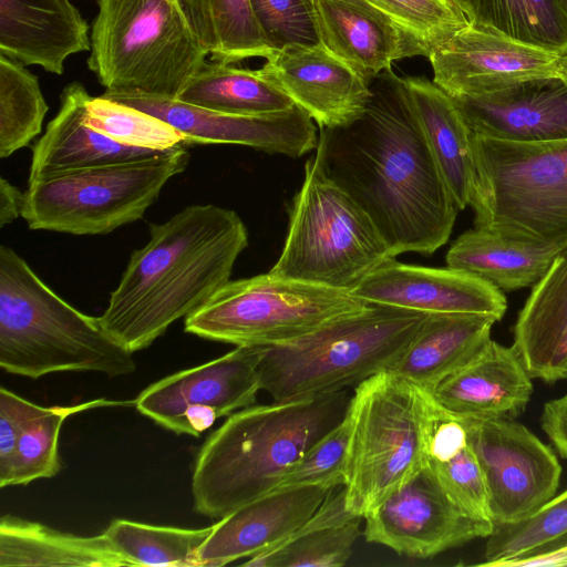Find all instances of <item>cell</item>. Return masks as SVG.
I'll return each instance as SVG.
<instances>
[{
  "instance_id": "obj_18",
  "label": "cell",
  "mask_w": 567,
  "mask_h": 567,
  "mask_svg": "<svg viewBox=\"0 0 567 567\" xmlns=\"http://www.w3.org/2000/svg\"><path fill=\"white\" fill-rule=\"evenodd\" d=\"M351 295L371 303L431 313H478L499 321L507 310L502 290L461 269L406 265L389 258Z\"/></svg>"
},
{
  "instance_id": "obj_19",
  "label": "cell",
  "mask_w": 567,
  "mask_h": 567,
  "mask_svg": "<svg viewBox=\"0 0 567 567\" xmlns=\"http://www.w3.org/2000/svg\"><path fill=\"white\" fill-rule=\"evenodd\" d=\"M260 71L319 128L347 124L365 109L369 82L334 56L322 43L274 51Z\"/></svg>"
},
{
  "instance_id": "obj_2",
  "label": "cell",
  "mask_w": 567,
  "mask_h": 567,
  "mask_svg": "<svg viewBox=\"0 0 567 567\" xmlns=\"http://www.w3.org/2000/svg\"><path fill=\"white\" fill-rule=\"evenodd\" d=\"M247 245L238 214L212 204L190 205L151 224L150 240L132 252L99 317L102 326L133 353L150 347L230 280Z\"/></svg>"
},
{
  "instance_id": "obj_45",
  "label": "cell",
  "mask_w": 567,
  "mask_h": 567,
  "mask_svg": "<svg viewBox=\"0 0 567 567\" xmlns=\"http://www.w3.org/2000/svg\"><path fill=\"white\" fill-rule=\"evenodd\" d=\"M567 566V543L551 550L517 560L512 567Z\"/></svg>"
},
{
  "instance_id": "obj_6",
  "label": "cell",
  "mask_w": 567,
  "mask_h": 567,
  "mask_svg": "<svg viewBox=\"0 0 567 567\" xmlns=\"http://www.w3.org/2000/svg\"><path fill=\"white\" fill-rule=\"evenodd\" d=\"M347 412L346 506L364 518L426 467L440 405L427 390L382 371L354 386Z\"/></svg>"
},
{
  "instance_id": "obj_25",
  "label": "cell",
  "mask_w": 567,
  "mask_h": 567,
  "mask_svg": "<svg viewBox=\"0 0 567 567\" xmlns=\"http://www.w3.org/2000/svg\"><path fill=\"white\" fill-rule=\"evenodd\" d=\"M513 347L532 379L567 378V243L520 309Z\"/></svg>"
},
{
  "instance_id": "obj_33",
  "label": "cell",
  "mask_w": 567,
  "mask_h": 567,
  "mask_svg": "<svg viewBox=\"0 0 567 567\" xmlns=\"http://www.w3.org/2000/svg\"><path fill=\"white\" fill-rule=\"evenodd\" d=\"M213 61L236 63L272 52L255 21L249 0H178Z\"/></svg>"
},
{
  "instance_id": "obj_42",
  "label": "cell",
  "mask_w": 567,
  "mask_h": 567,
  "mask_svg": "<svg viewBox=\"0 0 567 567\" xmlns=\"http://www.w3.org/2000/svg\"><path fill=\"white\" fill-rule=\"evenodd\" d=\"M255 21L271 52L321 43L313 0H249Z\"/></svg>"
},
{
  "instance_id": "obj_47",
  "label": "cell",
  "mask_w": 567,
  "mask_h": 567,
  "mask_svg": "<svg viewBox=\"0 0 567 567\" xmlns=\"http://www.w3.org/2000/svg\"><path fill=\"white\" fill-rule=\"evenodd\" d=\"M467 17L470 21L471 17V0H452Z\"/></svg>"
},
{
  "instance_id": "obj_43",
  "label": "cell",
  "mask_w": 567,
  "mask_h": 567,
  "mask_svg": "<svg viewBox=\"0 0 567 567\" xmlns=\"http://www.w3.org/2000/svg\"><path fill=\"white\" fill-rule=\"evenodd\" d=\"M38 408V404L0 388V487L9 476L22 425Z\"/></svg>"
},
{
  "instance_id": "obj_21",
  "label": "cell",
  "mask_w": 567,
  "mask_h": 567,
  "mask_svg": "<svg viewBox=\"0 0 567 567\" xmlns=\"http://www.w3.org/2000/svg\"><path fill=\"white\" fill-rule=\"evenodd\" d=\"M533 393L532 378L514 347L491 340L472 360L432 392L436 403L460 419H515Z\"/></svg>"
},
{
  "instance_id": "obj_37",
  "label": "cell",
  "mask_w": 567,
  "mask_h": 567,
  "mask_svg": "<svg viewBox=\"0 0 567 567\" xmlns=\"http://www.w3.org/2000/svg\"><path fill=\"white\" fill-rule=\"evenodd\" d=\"M567 543V489L530 516L511 524L494 523L480 566L512 567L525 557Z\"/></svg>"
},
{
  "instance_id": "obj_34",
  "label": "cell",
  "mask_w": 567,
  "mask_h": 567,
  "mask_svg": "<svg viewBox=\"0 0 567 567\" xmlns=\"http://www.w3.org/2000/svg\"><path fill=\"white\" fill-rule=\"evenodd\" d=\"M470 23L539 49L567 53L559 0H471Z\"/></svg>"
},
{
  "instance_id": "obj_46",
  "label": "cell",
  "mask_w": 567,
  "mask_h": 567,
  "mask_svg": "<svg viewBox=\"0 0 567 567\" xmlns=\"http://www.w3.org/2000/svg\"><path fill=\"white\" fill-rule=\"evenodd\" d=\"M349 3H352L370 13H373L380 18L389 20L381 11H379L377 8H374L372 4L367 2L365 0H342ZM390 21V20H389Z\"/></svg>"
},
{
  "instance_id": "obj_17",
  "label": "cell",
  "mask_w": 567,
  "mask_h": 567,
  "mask_svg": "<svg viewBox=\"0 0 567 567\" xmlns=\"http://www.w3.org/2000/svg\"><path fill=\"white\" fill-rule=\"evenodd\" d=\"M451 99L475 135L513 143L567 140V75L530 78Z\"/></svg>"
},
{
  "instance_id": "obj_8",
  "label": "cell",
  "mask_w": 567,
  "mask_h": 567,
  "mask_svg": "<svg viewBox=\"0 0 567 567\" xmlns=\"http://www.w3.org/2000/svg\"><path fill=\"white\" fill-rule=\"evenodd\" d=\"M474 227L530 241L567 240V140L513 143L473 134Z\"/></svg>"
},
{
  "instance_id": "obj_26",
  "label": "cell",
  "mask_w": 567,
  "mask_h": 567,
  "mask_svg": "<svg viewBox=\"0 0 567 567\" xmlns=\"http://www.w3.org/2000/svg\"><path fill=\"white\" fill-rule=\"evenodd\" d=\"M496 320L478 313H431L391 372L433 392L492 340Z\"/></svg>"
},
{
  "instance_id": "obj_38",
  "label": "cell",
  "mask_w": 567,
  "mask_h": 567,
  "mask_svg": "<svg viewBox=\"0 0 567 567\" xmlns=\"http://www.w3.org/2000/svg\"><path fill=\"white\" fill-rule=\"evenodd\" d=\"M49 106L38 76L0 55V157L28 146L41 130Z\"/></svg>"
},
{
  "instance_id": "obj_14",
  "label": "cell",
  "mask_w": 567,
  "mask_h": 567,
  "mask_svg": "<svg viewBox=\"0 0 567 567\" xmlns=\"http://www.w3.org/2000/svg\"><path fill=\"white\" fill-rule=\"evenodd\" d=\"M102 95L167 122L184 135V145L237 144L269 154L300 157L318 144L315 121L297 104L270 114L234 115L177 99L138 93L104 92Z\"/></svg>"
},
{
  "instance_id": "obj_13",
  "label": "cell",
  "mask_w": 567,
  "mask_h": 567,
  "mask_svg": "<svg viewBox=\"0 0 567 567\" xmlns=\"http://www.w3.org/2000/svg\"><path fill=\"white\" fill-rule=\"evenodd\" d=\"M364 537L399 555L426 559L476 538L494 523L472 517L444 492L425 467L364 516Z\"/></svg>"
},
{
  "instance_id": "obj_28",
  "label": "cell",
  "mask_w": 567,
  "mask_h": 567,
  "mask_svg": "<svg viewBox=\"0 0 567 567\" xmlns=\"http://www.w3.org/2000/svg\"><path fill=\"white\" fill-rule=\"evenodd\" d=\"M415 113L441 175L460 210L474 185L473 133L451 96L424 76L404 78Z\"/></svg>"
},
{
  "instance_id": "obj_15",
  "label": "cell",
  "mask_w": 567,
  "mask_h": 567,
  "mask_svg": "<svg viewBox=\"0 0 567 567\" xmlns=\"http://www.w3.org/2000/svg\"><path fill=\"white\" fill-rule=\"evenodd\" d=\"M427 59L433 82L450 96L487 92L530 78L567 75V53L532 47L471 23Z\"/></svg>"
},
{
  "instance_id": "obj_48",
  "label": "cell",
  "mask_w": 567,
  "mask_h": 567,
  "mask_svg": "<svg viewBox=\"0 0 567 567\" xmlns=\"http://www.w3.org/2000/svg\"><path fill=\"white\" fill-rule=\"evenodd\" d=\"M559 1H560V3L564 6V8L567 11V0H559Z\"/></svg>"
},
{
  "instance_id": "obj_23",
  "label": "cell",
  "mask_w": 567,
  "mask_h": 567,
  "mask_svg": "<svg viewBox=\"0 0 567 567\" xmlns=\"http://www.w3.org/2000/svg\"><path fill=\"white\" fill-rule=\"evenodd\" d=\"M90 97L80 82L69 83L63 89L56 115L32 146L28 183L78 169L153 157L166 152L128 147L86 125L84 116Z\"/></svg>"
},
{
  "instance_id": "obj_5",
  "label": "cell",
  "mask_w": 567,
  "mask_h": 567,
  "mask_svg": "<svg viewBox=\"0 0 567 567\" xmlns=\"http://www.w3.org/2000/svg\"><path fill=\"white\" fill-rule=\"evenodd\" d=\"M426 313L371 303L293 341L265 347L261 390L275 402L357 386L400 360Z\"/></svg>"
},
{
  "instance_id": "obj_35",
  "label": "cell",
  "mask_w": 567,
  "mask_h": 567,
  "mask_svg": "<svg viewBox=\"0 0 567 567\" xmlns=\"http://www.w3.org/2000/svg\"><path fill=\"white\" fill-rule=\"evenodd\" d=\"M132 405L134 400L110 399H96L68 406L39 405L22 425L12 466L2 488L51 478L61 471L59 435L62 424L70 415L96 408Z\"/></svg>"
},
{
  "instance_id": "obj_44",
  "label": "cell",
  "mask_w": 567,
  "mask_h": 567,
  "mask_svg": "<svg viewBox=\"0 0 567 567\" xmlns=\"http://www.w3.org/2000/svg\"><path fill=\"white\" fill-rule=\"evenodd\" d=\"M24 193L4 177L0 178V227L11 224L22 214Z\"/></svg>"
},
{
  "instance_id": "obj_31",
  "label": "cell",
  "mask_w": 567,
  "mask_h": 567,
  "mask_svg": "<svg viewBox=\"0 0 567 567\" xmlns=\"http://www.w3.org/2000/svg\"><path fill=\"white\" fill-rule=\"evenodd\" d=\"M177 100L234 115H264L291 109L295 102L260 69L206 61Z\"/></svg>"
},
{
  "instance_id": "obj_41",
  "label": "cell",
  "mask_w": 567,
  "mask_h": 567,
  "mask_svg": "<svg viewBox=\"0 0 567 567\" xmlns=\"http://www.w3.org/2000/svg\"><path fill=\"white\" fill-rule=\"evenodd\" d=\"M349 440L350 417L346 412L343 419L282 475L270 493L303 486L333 488L343 485Z\"/></svg>"
},
{
  "instance_id": "obj_40",
  "label": "cell",
  "mask_w": 567,
  "mask_h": 567,
  "mask_svg": "<svg viewBox=\"0 0 567 567\" xmlns=\"http://www.w3.org/2000/svg\"><path fill=\"white\" fill-rule=\"evenodd\" d=\"M396 28L431 52L470 24L452 0H365Z\"/></svg>"
},
{
  "instance_id": "obj_11",
  "label": "cell",
  "mask_w": 567,
  "mask_h": 567,
  "mask_svg": "<svg viewBox=\"0 0 567 567\" xmlns=\"http://www.w3.org/2000/svg\"><path fill=\"white\" fill-rule=\"evenodd\" d=\"M350 292L271 272L229 280L185 318V332L235 346H278L364 308Z\"/></svg>"
},
{
  "instance_id": "obj_29",
  "label": "cell",
  "mask_w": 567,
  "mask_h": 567,
  "mask_svg": "<svg viewBox=\"0 0 567 567\" xmlns=\"http://www.w3.org/2000/svg\"><path fill=\"white\" fill-rule=\"evenodd\" d=\"M363 517L346 506L343 485L331 488L316 512L282 543L256 554L248 567H337L351 556Z\"/></svg>"
},
{
  "instance_id": "obj_32",
  "label": "cell",
  "mask_w": 567,
  "mask_h": 567,
  "mask_svg": "<svg viewBox=\"0 0 567 567\" xmlns=\"http://www.w3.org/2000/svg\"><path fill=\"white\" fill-rule=\"evenodd\" d=\"M426 467L465 513L493 522L485 477L468 443L465 425L443 409L430 437Z\"/></svg>"
},
{
  "instance_id": "obj_27",
  "label": "cell",
  "mask_w": 567,
  "mask_h": 567,
  "mask_svg": "<svg viewBox=\"0 0 567 567\" xmlns=\"http://www.w3.org/2000/svg\"><path fill=\"white\" fill-rule=\"evenodd\" d=\"M566 243L520 240L474 227L453 241L445 260L511 292L538 282Z\"/></svg>"
},
{
  "instance_id": "obj_39",
  "label": "cell",
  "mask_w": 567,
  "mask_h": 567,
  "mask_svg": "<svg viewBox=\"0 0 567 567\" xmlns=\"http://www.w3.org/2000/svg\"><path fill=\"white\" fill-rule=\"evenodd\" d=\"M84 122L128 147L167 151L185 142L184 135L162 118L103 95L90 97Z\"/></svg>"
},
{
  "instance_id": "obj_10",
  "label": "cell",
  "mask_w": 567,
  "mask_h": 567,
  "mask_svg": "<svg viewBox=\"0 0 567 567\" xmlns=\"http://www.w3.org/2000/svg\"><path fill=\"white\" fill-rule=\"evenodd\" d=\"M184 146L28 183L21 217L33 230L109 234L143 218L166 183L185 171L189 153Z\"/></svg>"
},
{
  "instance_id": "obj_36",
  "label": "cell",
  "mask_w": 567,
  "mask_h": 567,
  "mask_svg": "<svg viewBox=\"0 0 567 567\" xmlns=\"http://www.w3.org/2000/svg\"><path fill=\"white\" fill-rule=\"evenodd\" d=\"M213 525L186 529L115 519L104 534L128 566L200 567L199 549Z\"/></svg>"
},
{
  "instance_id": "obj_16",
  "label": "cell",
  "mask_w": 567,
  "mask_h": 567,
  "mask_svg": "<svg viewBox=\"0 0 567 567\" xmlns=\"http://www.w3.org/2000/svg\"><path fill=\"white\" fill-rule=\"evenodd\" d=\"M265 346H237L204 364L167 375L134 400L138 412L177 433L183 413L203 406L219 417L255 404L260 388L258 365Z\"/></svg>"
},
{
  "instance_id": "obj_3",
  "label": "cell",
  "mask_w": 567,
  "mask_h": 567,
  "mask_svg": "<svg viewBox=\"0 0 567 567\" xmlns=\"http://www.w3.org/2000/svg\"><path fill=\"white\" fill-rule=\"evenodd\" d=\"M347 390L250 405L216 429L199 449L192 476L194 509L220 519L269 494L282 475L344 416Z\"/></svg>"
},
{
  "instance_id": "obj_12",
  "label": "cell",
  "mask_w": 567,
  "mask_h": 567,
  "mask_svg": "<svg viewBox=\"0 0 567 567\" xmlns=\"http://www.w3.org/2000/svg\"><path fill=\"white\" fill-rule=\"evenodd\" d=\"M460 420L485 477L493 523L522 520L556 495L558 458L525 425L514 419Z\"/></svg>"
},
{
  "instance_id": "obj_9",
  "label": "cell",
  "mask_w": 567,
  "mask_h": 567,
  "mask_svg": "<svg viewBox=\"0 0 567 567\" xmlns=\"http://www.w3.org/2000/svg\"><path fill=\"white\" fill-rule=\"evenodd\" d=\"M389 258L370 217L311 156L289 209L281 254L269 272L351 292Z\"/></svg>"
},
{
  "instance_id": "obj_24",
  "label": "cell",
  "mask_w": 567,
  "mask_h": 567,
  "mask_svg": "<svg viewBox=\"0 0 567 567\" xmlns=\"http://www.w3.org/2000/svg\"><path fill=\"white\" fill-rule=\"evenodd\" d=\"M320 42L365 81L394 61L425 55L423 48L391 21L342 0H313Z\"/></svg>"
},
{
  "instance_id": "obj_22",
  "label": "cell",
  "mask_w": 567,
  "mask_h": 567,
  "mask_svg": "<svg viewBox=\"0 0 567 567\" xmlns=\"http://www.w3.org/2000/svg\"><path fill=\"white\" fill-rule=\"evenodd\" d=\"M91 50L89 24L71 0H0V55L61 75Z\"/></svg>"
},
{
  "instance_id": "obj_20",
  "label": "cell",
  "mask_w": 567,
  "mask_h": 567,
  "mask_svg": "<svg viewBox=\"0 0 567 567\" xmlns=\"http://www.w3.org/2000/svg\"><path fill=\"white\" fill-rule=\"evenodd\" d=\"M330 489L288 488L240 506L213 525L199 549V566H225L282 543L316 512Z\"/></svg>"
},
{
  "instance_id": "obj_7",
  "label": "cell",
  "mask_w": 567,
  "mask_h": 567,
  "mask_svg": "<svg viewBox=\"0 0 567 567\" xmlns=\"http://www.w3.org/2000/svg\"><path fill=\"white\" fill-rule=\"evenodd\" d=\"M87 66L111 93L177 99L209 55L178 0H99Z\"/></svg>"
},
{
  "instance_id": "obj_1",
  "label": "cell",
  "mask_w": 567,
  "mask_h": 567,
  "mask_svg": "<svg viewBox=\"0 0 567 567\" xmlns=\"http://www.w3.org/2000/svg\"><path fill=\"white\" fill-rule=\"evenodd\" d=\"M353 121L319 128L323 173L370 217L391 257L432 255L446 244L458 208L441 175L404 78L391 69L369 82Z\"/></svg>"
},
{
  "instance_id": "obj_4",
  "label": "cell",
  "mask_w": 567,
  "mask_h": 567,
  "mask_svg": "<svg viewBox=\"0 0 567 567\" xmlns=\"http://www.w3.org/2000/svg\"><path fill=\"white\" fill-rule=\"evenodd\" d=\"M0 367L38 379L54 372L94 371L110 378L136 370L133 352L99 317L56 295L8 246H0Z\"/></svg>"
},
{
  "instance_id": "obj_30",
  "label": "cell",
  "mask_w": 567,
  "mask_h": 567,
  "mask_svg": "<svg viewBox=\"0 0 567 567\" xmlns=\"http://www.w3.org/2000/svg\"><path fill=\"white\" fill-rule=\"evenodd\" d=\"M105 534L78 536L12 515L0 519V567H123Z\"/></svg>"
}]
</instances>
